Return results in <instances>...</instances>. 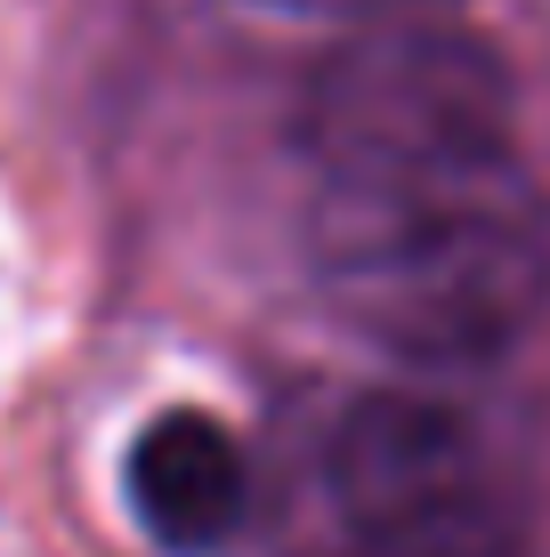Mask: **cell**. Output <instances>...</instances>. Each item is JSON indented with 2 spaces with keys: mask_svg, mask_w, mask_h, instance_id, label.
<instances>
[{
  "mask_svg": "<svg viewBox=\"0 0 550 557\" xmlns=\"http://www.w3.org/2000/svg\"><path fill=\"white\" fill-rule=\"evenodd\" d=\"M283 16H316V25H381V16H421L445 0H268Z\"/></svg>",
  "mask_w": 550,
  "mask_h": 557,
  "instance_id": "cell-6",
  "label": "cell"
},
{
  "mask_svg": "<svg viewBox=\"0 0 550 557\" xmlns=\"http://www.w3.org/2000/svg\"><path fill=\"white\" fill-rule=\"evenodd\" d=\"M518 549H526L518 502H510L502 469H486L438 493L340 509V533L316 542L308 557H518Z\"/></svg>",
  "mask_w": 550,
  "mask_h": 557,
  "instance_id": "cell-5",
  "label": "cell"
},
{
  "mask_svg": "<svg viewBox=\"0 0 550 557\" xmlns=\"http://www.w3.org/2000/svg\"><path fill=\"white\" fill-rule=\"evenodd\" d=\"M308 267L396 363L486 372L550 315V186L518 146L316 178Z\"/></svg>",
  "mask_w": 550,
  "mask_h": 557,
  "instance_id": "cell-1",
  "label": "cell"
},
{
  "mask_svg": "<svg viewBox=\"0 0 550 557\" xmlns=\"http://www.w3.org/2000/svg\"><path fill=\"white\" fill-rule=\"evenodd\" d=\"M122 493H130V517L146 525L155 549L211 557L252 517V453H243V436L219 412L170 405L130 436Z\"/></svg>",
  "mask_w": 550,
  "mask_h": 557,
  "instance_id": "cell-3",
  "label": "cell"
},
{
  "mask_svg": "<svg viewBox=\"0 0 550 557\" xmlns=\"http://www.w3.org/2000/svg\"><path fill=\"white\" fill-rule=\"evenodd\" d=\"M478 420L438 388H372L332 420L325 436V485L332 509H365V502H405V493H438L462 476H486Z\"/></svg>",
  "mask_w": 550,
  "mask_h": 557,
  "instance_id": "cell-4",
  "label": "cell"
},
{
  "mask_svg": "<svg viewBox=\"0 0 550 557\" xmlns=\"http://www.w3.org/2000/svg\"><path fill=\"white\" fill-rule=\"evenodd\" d=\"M510 129H518V89H510L502 49L453 25L445 9L349 25V41L316 65L300 98V146L316 178L518 146Z\"/></svg>",
  "mask_w": 550,
  "mask_h": 557,
  "instance_id": "cell-2",
  "label": "cell"
}]
</instances>
